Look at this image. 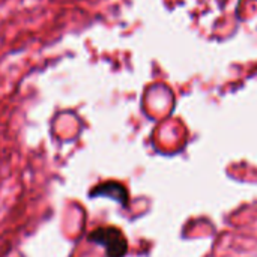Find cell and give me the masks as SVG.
Masks as SVG:
<instances>
[{
	"instance_id": "1",
	"label": "cell",
	"mask_w": 257,
	"mask_h": 257,
	"mask_svg": "<svg viewBox=\"0 0 257 257\" xmlns=\"http://www.w3.org/2000/svg\"><path fill=\"white\" fill-rule=\"evenodd\" d=\"M89 239L105 248L108 257H123L126 254L128 244L120 230L116 227H101L90 233Z\"/></svg>"
},
{
	"instance_id": "2",
	"label": "cell",
	"mask_w": 257,
	"mask_h": 257,
	"mask_svg": "<svg viewBox=\"0 0 257 257\" xmlns=\"http://www.w3.org/2000/svg\"><path fill=\"white\" fill-rule=\"evenodd\" d=\"M92 196L110 197V199L117 200V202L122 203V205H125L126 200H128L126 188H125L122 184H117V182H105V184L96 187V188L92 191Z\"/></svg>"
}]
</instances>
